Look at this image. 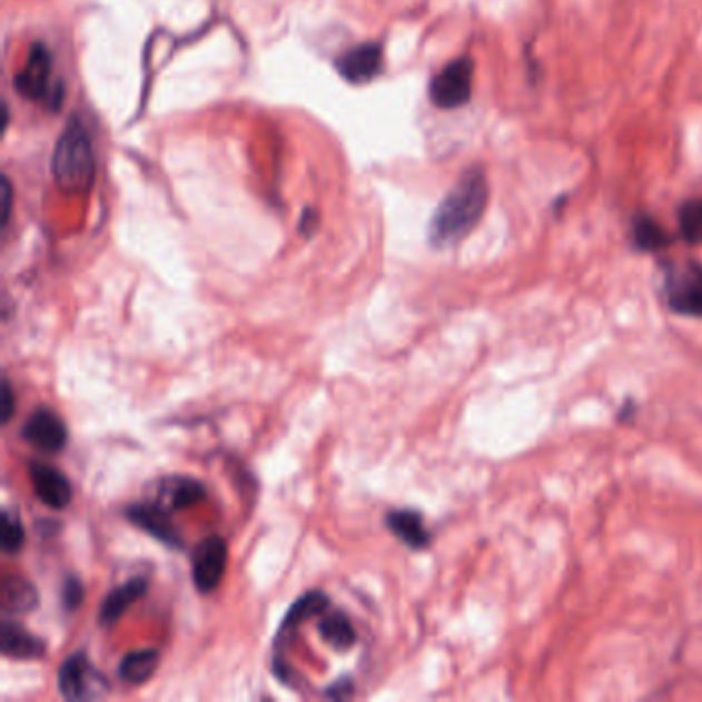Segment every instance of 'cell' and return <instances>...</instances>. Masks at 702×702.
<instances>
[{
    "label": "cell",
    "instance_id": "cell-1",
    "mask_svg": "<svg viewBox=\"0 0 702 702\" xmlns=\"http://www.w3.org/2000/svg\"><path fill=\"white\" fill-rule=\"evenodd\" d=\"M488 196L491 188L483 169H466L435 210L428 225V244L435 249L457 246L483 219Z\"/></svg>",
    "mask_w": 702,
    "mask_h": 702
},
{
    "label": "cell",
    "instance_id": "cell-2",
    "mask_svg": "<svg viewBox=\"0 0 702 702\" xmlns=\"http://www.w3.org/2000/svg\"><path fill=\"white\" fill-rule=\"evenodd\" d=\"M52 176L65 192H85L96 179V152L79 116H72L56 142Z\"/></svg>",
    "mask_w": 702,
    "mask_h": 702
},
{
    "label": "cell",
    "instance_id": "cell-3",
    "mask_svg": "<svg viewBox=\"0 0 702 702\" xmlns=\"http://www.w3.org/2000/svg\"><path fill=\"white\" fill-rule=\"evenodd\" d=\"M665 305L678 316L702 317V264L692 258L661 263Z\"/></svg>",
    "mask_w": 702,
    "mask_h": 702
},
{
    "label": "cell",
    "instance_id": "cell-4",
    "mask_svg": "<svg viewBox=\"0 0 702 702\" xmlns=\"http://www.w3.org/2000/svg\"><path fill=\"white\" fill-rule=\"evenodd\" d=\"M14 91L28 101L43 103L48 110H60L65 99L62 81L52 85V52L46 43L36 42L29 48L23 69L14 75Z\"/></svg>",
    "mask_w": 702,
    "mask_h": 702
},
{
    "label": "cell",
    "instance_id": "cell-5",
    "mask_svg": "<svg viewBox=\"0 0 702 702\" xmlns=\"http://www.w3.org/2000/svg\"><path fill=\"white\" fill-rule=\"evenodd\" d=\"M474 83V60L469 56H459L445 65L439 75L428 85V97L433 106L441 110H455L466 106L472 97Z\"/></svg>",
    "mask_w": 702,
    "mask_h": 702
},
{
    "label": "cell",
    "instance_id": "cell-6",
    "mask_svg": "<svg viewBox=\"0 0 702 702\" xmlns=\"http://www.w3.org/2000/svg\"><path fill=\"white\" fill-rule=\"evenodd\" d=\"M58 690L67 701H89L101 696L108 690V682L83 651H77L58 670Z\"/></svg>",
    "mask_w": 702,
    "mask_h": 702
},
{
    "label": "cell",
    "instance_id": "cell-7",
    "mask_svg": "<svg viewBox=\"0 0 702 702\" xmlns=\"http://www.w3.org/2000/svg\"><path fill=\"white\" fill-rule=\"evenodd\" d=\"M229 563L227 542L220 536H208L192 554V581L198 593H212L225 577Z\"/></svg>",
    "mask_w": 702,
    "mask_h": 702
},
{
    "label": "cell",
    "instance_id": "cell-8",
    "mask_svg": "<svg viewBox=\"0 0 702 702\" xmlns=\"http://www.w3.org/2000/svg\"><path fill=\"white\" fill-rule=\"evenodd\" d=\"M21 437L43 454H58L69 443V428L58 414L40 408L29 416L21 428Z\"/></svg>",
    "mask_w": 702,
    "mask_h": 702
},
{
    "label": "cell",
    "instance_id": "cell-9",
    "mask_svg": "<svg viewBox=\"0 0 702 702\" xmlns=\"http://www.w3.org/2000/svg\"><path fill=\"white\" fill-rule=\"evenodd\" d=\"M169 511H171L169 507L166 510L155 503H137L126 510V517L130 524L137 525L138 530L155 537L157 542L166 544L174 551H179L184 546V540H181V532L171 522Z\"/></svg>",
    "mask_w": 702,
    "mask_h": 702
},
{
    "label": "cell",
    "instance_id": "cell-10",
    "mask_svg": "<svg viewBox=\"0 0 702 702\" xmlns=\"http://www.w3.org/2000/svg\"><path fill=\"white\" fill-rule=\"evenodd\" d=\"M384 67L382 43L365 42L350 48L336 60V70L348 83L365 85L373 81Z\"/></svg>",
    "mask_w": 702,
    "mask_h": 702
},
{
    "label": "cell",
    "instance_id": "cell-11",
    "mask_svg": "<svg viewBox=\"0 0 702 702\" xmlns=\"http://www.w3.org/2000/svg\"><path fill=\"white\" fill-rule=\"evenodd\" d=\"M29 478H31L33 493L46 507L56 511L69 507L72 501V486L60 469L43 462H33L29 464Z\"/></svg>",
    "mask_w": 702,
    "mask_h": 702
},
{
    "label": "cell",
    "instance_id": "cell-12",
    "mask_svg": "<svg viewBox=\"0 0 702 702\" xmlns=\"http://www.w3.org/2000/svg\"><path fill=\"white\" fill-rule=\"evenodd\" d=\"M387 530L413 551H425L431 544V532L418 511L394 510L386 515Z\"/></svg>",
    "mask_w": 702,
    "mask_h": 702
},
{
    "label": "cell",
    "instance_id": "cell-13",
    "mask_svg": "<svg viewBox=\"0 0 702 702\" xmlns=\"http://www.w3.org/2000/svg\"><path fill=\"white\" fill-rule=\"evenodd\" d=\"M147 590H149L147 579H128L120 587L111 590V592L106 595L103 604L99 607V616H97V619H99L101 624H113V622H118V620L122 619L126 612H128V607L135 606L138 600H142V597L147 595Z\"/></svg>",
    "mask_w": 702,
    "mask_h": 702
},
{
    "label": "cell",
    "instance_id": "cell-14",
    "mask_svg": "<svg viewBox=\"0 0 702 702\" xmlns=\"http://www.w3.org/2000/svg\"><path fill=\"white\" fill-rule=\"evenodd\" d=\"M2 653L11 660H40L46 641L13 620H2Z\"/></svg>",
    "mask_w": 702,
    "mask_h": 702
},
{
    "label": "cell",
    "instance_id": "cell-15",
    "mask_svg": "<svg viewBox=\"0 0 702 702\" xmlns=\"http://www.w3.org/2000/svg\"><path fill=\"white\" fill-rule=\"evenodd\" d=\"M159 651L155 649H140V651H130L126 653L120 665H118V675L120 680L130 684V686H138V684H145L147 680H151L157 668H159Z\"/></svg>",
    "mask_w": 702,
    "mask_h": 702
},
{
    "label": "cell",
    "instance_id": "cell-16",
    "mask_svg": "<svg viewBox=\"0 0 702 702\" xmlns=\"http://www.w3.org/2000/svg\"><path fill=\"white\" fill-rule=\"evenodd\" d=\"M317 631L322 639L336 651H348L357 643V631L345 612L332 610L324 612L322 620L317 622Z\"/></svg>",
    "mask_w": 702,
    "mask_h": 702
},
{
    "label": "cell",
    "instance_id": "cell-17",
    "mask_svg": "<svg viewBox=\"0 0 702 702\" xmlns=\"http://www.w3.org/2000/svg\"><path fill=\"white\" fill-rule=\"evenodd\" d=\"M40 595L33 583L23 577H7L2 583V607L9 614H28L38 607Z\"/></svg>",
    "mask_w": 702,
    "mask_h": 702
},
{
    "label": "cell",
    "instance_id": "cell-18",
    "mask_svg": "<svg viewBox=\"0 0 702 702\" xmlns=\"http://www.w3.org/2000/svg\"><path fill=\"white\" fill-rule=\"evenodd\" d=\"M631 239H633L634 248L639 251H660L672 244V235L668 234L657 220L645 212L634 215Z\"/></svg>",
    "mask_w": 702,
    "mask_h": 702
},
{
    "label": "cell",
    "instance_id": "cell-19",
    "mask_svg": "<svg viewBox=\"0 0 702 702\" xmlns=\"http://www.w3.org/2000/svg\"><path fill=\"white\" fill-rule=\"evenodd\" d=\"M330 606V600L324 592H309L301 595L293 606H290L287 616L280 624V631H278V639L285 636L289 631H295L299 624H304L305 620L312 619V616H319L324 614Z\"/></svg>",
    "mask_w": 702,
    "mask_h": 702
},
{
    "label": "cell",
    "instance_id": "cell-20",
    "mask_svg": "<svg viewBox=\"0 0 702 702\" xmlns=\"http://www.w3.org/2000/svg\"><path fill=\"white\" fill-rule=\"evenodd\" d=\"M164 495H169V510L178 511L200 503L207 496V491L194 478H174L167 483Z\"/></svg>",
    "mask_w": 702,
    "mask_h": 702
},
{
    "label": "cell",
    "instance_id": "cell-21",
    "mask_svg": "<svg viewBox=\"0 0 702 702\" xmlns=\"http://www.w3.org/2000/svg\"><path fill=\"white\" fill-rule=\"evenodd\" d=\"M678 227L686 244L702 246V198H690L680 205Z\"/></svg>",
    "mask_w": 702,
    "mask_h": 702
},
{
    "label": "cell",
    "instance_id": "cell-22",
    "mask_svg": "<svg viewBox=\"0 0 702 702\" xmlns=\"http://www.w3.org/2000/svg\"><path fill=\"white\" fill-rule=\"evenodd\" d=\"M0 544L7 554H17L26 544V527L19 517V513L13 510L2 511L0 517Z\"/></svg>",
    "mask_w": 702,
    "mask_h": 702
},
{
    "label": "cell",
    "instance_id": "cell-23",
    "mask_svg": "<svg viewBox=\"0 0 702 702\" xmlns=\"http://www.w3.org/2000/svg\"><path fill=\"white\" fill-rule=\"evenodd\" d=\"M83 583L79 581V577H75V575L67 577L65 585H62V606H65V610L75 612L77 607L83 604Z\"/></svg>",
    "mask_w": 702,
    "mask_h": 702
},
{
    "label": "cell",
    "instance_id": "cell-24",
    "mask_svg": "<svg viewBox=\"0 0 702 702\" xmlns=\"http://www.w3.org/2000/svg\"><path fill=\"white\" fill-rule=\"evenodd\" d=\"M13 194V184H11V179L4 176L2 184H0V196H2V227H7V223L11 219Z\"/></svg>",
    "mask_w": 702,
    "mask_h": 702
},
{
    "label": "cell",
    "instance_id": "cell-25",
    "mask_svg": "<svg viewBox=\"0 0 702 702\" xmlns=\"http://www.w3.org/2000/svg\"><path fill=\"white\" fill-rule=\"evenodd\" d=\"M14 413V394L13 387H11V382L9 379H4L2 382V423L7 425L11 418H13Z\"/></svg>",
    "mask_w": 702,
    "mask_h": 702
},
{
    "label": "cell",
    "instance_id": "cell-26",
    "mask_svg": "<svg viewBox=\"0 0 702 702\" xmlns=\"http://www.w3.org/2000/svg\"><path fill=\"white\" fill-rule=\"evenodd\" d=\"M350 690H353V682H350L348 678H345V680L332 684L326 694L332 696V699H345L346 694H350Z\"/></svg>",
    "mask_w": 702,
    "mask_h": 702
},
{
    "label": "cell",
    "instance_id": "cell-27",
    "mask_svg": "<svg viewBox=\"0 0 702 702\" xmlns=\"http://www.w3.org/2000/svg\"><path fill=\"white\" fill-rule=\"evenodd\" d=\"M316 212H314V217H312V210H305L304 217H301V223H299V229H301V234H314V231H316Z\"/></svg>",
    "mask_w": 702,
    "mask_h": 702
}]
</instances>
